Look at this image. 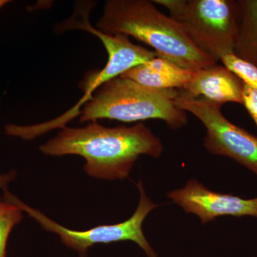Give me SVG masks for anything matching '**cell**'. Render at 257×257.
<instances>
[{
  "label": "cell",
  "mask_w": 257,
  "mask_h": 257,
  "mask_svg": "<svg viewBox=\"0 0 257 257\" xmlns=\"http://www.w3.org/2000/svg\"><path fill=\"white\" fill-rule=\"evenodd\" d=\"M50 156L78 155L86 161L84 170L96 179H124L140 155L159 158L160 139L143 123L133 126L106 127L91 121L84 127H62L57 137L40 146Z\"/></svg>",
  "instance_id": "6da1fadb"
},
{
  "label": "cell",
  "mask_w": 257,
  "mask_h": 257,
  "mask_svg": "<svg viewBox=\"0 0 257 257\" xmlns=\"http://www.w3.org/2000/svg\"><path fill=\"white\" fill-rule=\"evenodd\" d=\"M96 30L135 37L158 56L193 72L216 64L193 44L180 24L161 13L152 1H106Z\"/></svg>",
  "instance_id": "7a4b0ae2"
},
{
  "label": "cell",
  "mask_w": 257,
  "mask_h": 257,
  "mask_svg": "<svg viewBox=\"0 0 257 257\" xmlns=\"http://www.w3.org/2000/svg\"><path fill=\"white\" fill-rule=\"evenodd\" d=\"M179 92L178 89L147 87L119 76L93 93L80 113V121L109 119L134 122L160 119L172 130H178L187 123L185 111L175 103Z\"/></svg>",
  "instance_id": "3957f363"
},
{
  "label": "cell",
  "mask_w": 257,
  "mask_h": 257,
  "mask_svg": "<svg viewBox=\"0 0 257 257\" xmlns=\"http://www.w3.org/2000/svg\"><path fill=\"white\" fill-rule=\"evenodd\" d=\"M180 24L194 45L215 63L234 53L239 31L236 0H155Z\"/></svg>",
  "instance_id": "277c9868"
},
{
  "label": "cell",
  "mask_w": 257,
  "mask_h": 257,
  "mask_svg": "<svg viewBox=\"0 0 257 257\" xmlns=\"http://www.w3.org/2000/svg\"><path fill=\"white\" fill-rule=\"evenodd\" d=\"M140 192L138 207L133 216L119 224L100 225L85 231H75L66 228L47 217L42 211L27 205L14 194L5 191L3 199L14 204L22 211L28 213L44 229L60 236L62 242L79 253L80 257H87L88 249L96 243H110L120 241H133L143 248L148 257H157L155 250L147 241L143 230L144 221L147 216L158 207L147 197L143 181L137 184Z\"/></svg>",
  "instance_id": "5b68a950"
},
{
  "label": "cell",
  "mask_w": 257,
  "mask_h": 257,
  "mask_svg": "<svg viewBox=\"0 0 257 257\" xmlns=\"http://www.w3.org/2000/svg\"><path fill=\"white\" fill-rule=\"evenodd\" d=\"M176 106L202 121L207 130L204 146L216 155L229 157L257 175V137L229 121L221 104L180 91Z\"/></svg>",
  "instance_id": "8992f818"
},
{
  "label": "cell",
  "mask_w": 257,
  "mask_h": 257,
  "mask_svg": "<svg viewBox=\"0 0 257 257\" xmlns=\"http://www.w3.org/2000/svg\"><path fill=\"white\" fill-rule=\"evenodd\" d=\"M89 12L87 14L83 13V18L80 22L74 18L69 20L67 28L82 29L100 39L107 51L109 59L104 68L92 72L83 80L81 88L85 94L78 106L89 101L93 93L104 83L158 56L155 51L132 43L126 35H107L93 28L89 23Z\"/></svg>",
  "instance_id": "52a82bcc"
},
{
  "label": "cell",
  "mask_w": 257,
  "mask_h": 257,
  "mask_svg": "<svg viewBox=\"0 0 257 257\" xmlns=\"http://www.w3.org/2000/svg\"><path fill=\"white\" fill-rule=\"evenodd\" d=\"M167 196L186 212L199 216L202 224L221 216L257 218V197L246 199L213 192L195 179H191L183 188L169 192Z\"/></svg>",
  "instance_id": "ba28073f"
},
{
  "label": "cell",
  "mask_w": 257,
  "mask_h": 257,
  "mask_svg": "<svg viewBox=\"0 0 257 257\" xmlns=\"http://www.w3.org/2000/svg\"><path fill=\"white\" fill-rule=\"evenodd\" d=\"M243 82L224 66L217 64L196 71L182 90L223 105L226 102L242 104Z\"/></svg>",
  "instance_id": "9c48e42d"
},
{
  "label": "cell",
  "mask_w": 257,
  "mask_h": 257,
  "mask_svg": "<svg viewBox=\"0 0 257 257\" xmlns=\"http://www.w3.org/2000/svg\"><path fill=\"white\" fill-rule=\"evenodd\" d=\"M194 73L192 70L157 56L120 76L155 89H183Z\"/></svg>",
  "instance_id": "30bf717a"
},
{
  "label": "cell",
  "mask_w": 257,
  "mask_h": 257,
  "mask_svg": "<svg viewBox=\"0 0 257 257\" xmlns=\"http://www.w3.org/2000/svg\"><path fill=\"white\" fill-rule=\"evenodd\" d=\"M239 31L234 54L257 67V0H238Z\"/></svg>",
  "instance_id": "8fae6325"
},
{
  "label": "cell",
  "mask_w": 257,
  "mask_h": 257,
  "mask_svg": "<svg viewBox=\"0 0 257 257\" xmlns=\"http://www.w3.org/2000/svg\"><path fill=\"white\" fill-rule=\"evenodd\" d=\"M23 219L20 208L0 199V257H7V244L12 230Z\"/></svg>",
  "instance_id": "7c38bea8"
},
{
  "label": "cell",
  "mask_w": 257,
  "mask_h": 257,
  "mask_svg": "<svg viewBox=\"0 0 257 257\" xmlns=\"http://www.w3.org/2000/svg\"><path fill=\"white\" fill-rule=\"evenodd\" d=\"M225 67L236 74L243 83L257 91V67L241 60L237 56L229 54L221 60Z\"/></svg>",
  "instance_id": "4fadbf2b"
},
{
  "label": "cell",
  "mask_w": 257,
  "mask_h": 257,
  "mask_svg": "<svg viewBox=\"0 0 257 257\" xmlns=\"http://www.w3.org/2000/svg\"><path fill=\"white\" fill-rule=\"evenodd\" d=\"M242 104L252 118L257 127V91L243 83Z\"/></svg>",
  "instance_id": "5bb4252c"
},
{
  "label": "cell",
  "mask_w": 257,
  "mask_h": 257,
  "mask_svg": "<svg viewBox=\"0 0 257 257\" xmlns=\"http://www.w3.org/2000/svg\"><path fill=\"white\" fill-rule=\"evenodd\" d=\"M17 172L15 170L10 171L5 175H0V189L5 191L8 190V184L13 182L16 178Z\"/></svg>",
  "instance_id": "9a60e30c"
},
{
  "label": "cell",
  "mask_w": 257,
  "mask_h": 257,
  "mask_svg": "<svg viewBox=\"0 0 257 257\" xmlns=\"http://www.w3.org/2000/svg\"><path fill=\"white\" fill-rule=\"evenodd\" d=\"M8 3H9V1H7V0H0V9L5 5L8 4Z\"/></svg>",
  "instance_id": "2e32d148"
}]
</instances>
